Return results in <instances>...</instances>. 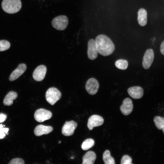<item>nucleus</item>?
Wrapping results in <instances>:
<instances>
[{
  "mask_svg": "<svg viewBox=\"0 0 164 164\" xmlns=\"http://www.w3.org/2000/svg\"><path fill=\"white\" fill-rule=\"evenodd\" d=\"M98 53L104 56L112 54L115 50V46L111 39L107 36L101 34L95 39Z\"/></svg>",
  "mask_w": 164,
  "mask_h": 164,
  "instance_id": "nucleus-1",
  "label": "nucleus"
},
{
  "mask_svg": "<svg viewBox=\"0 0 164 164\" xmlns=\"http://www.w3.org/2000/svg\"><path fill=\"white\" fill-rule=\"evenodd\" d=\"M2 7L5 12L14 14L20 10L22 7V3L20 0H3Z\"/></svg>",
  "mask_w": 164,
  "mask_h": 164,
  "instance_id": "nucleus-2",
  "label": "nucleus"
},
{
  "mask_svg": "<svg viewBox=\"0 0 164 164\" xmlns=\"http://www.w3.org/2000/svg\"><path fill=\"white\" fill-rule=\"evenodd\" d=\"M45 96L46 101L53 105L61 98V94L56 88L51 87L47 90Z\"/></svg>",
  "mask_w": 164,
  "mask_h": 164,
  "instance_id": "nucleus-3",
  "label": "nucleus"
},
{
  "mask_svg": "<svg viewBox=\"0 0 164 164\" xmlns=\"http://www.w3.org/2000/svg\"><path fill=\"white\" fill-rule=\"evenodd\" d=\"M68 23L67 17L64 15H60L56 17L52 20L51 22L53 27L55 29L60 31L64 30Z\"/></svg>",
  "mask_w": 164,
  "mask_h": 164,
  "instance_id": "nucleus-4",
  "label": "nucleus"
},
{
  "mask_svg": "<svg viewBox=\"0 0 164 164\" xmlns=\"http://www.w3.org/2000/svg\"><path fill=\"white\" fill-rule=\"evenodd\" d=\"M52 115V113L50 111L43 108H40L35 112L34 117L36 121L42 122L50 119Z\"/></svg>",
  "mask_w": 164,
  "mask_h": 164,
  "instance_id": "nucleus-5",
  "label": "nucleus"
},
{
  "mask_svg": "<svg viewBox=\"0 0 164 164\" xmlns=\"http://www.w3.org/2000/svg\"><path fill=\"white\" fill-rule=\"evenodd\" d=\"M99 86V83L97 80L94 78H91L86 82L85 87L88 94L93 95L98 91Z\"/></svg>",
  "mask_w": 164,
  "mask_h": 164,
  "instance_id": "nucleus-6",
  "label": "nucleus"
},
{
  "mask_svg": "<svg viewBox=\"0 0 164 164\" xmlns=\"http://www.w3.org/2000/svg\"><path fill=\"white\" fill-rule=\"evenodd\" d=\"M98 53L95 40L90 39L87 44V54L88 58L92 60H95L98 56Z\"/></svg>",
  "mask_w": 164,
  "mask_h": 164,
  "instance_id": "nucleus-7",
  "label": "nucleus"
},
{
  "mask_svg": "<svg viewBox=\"0 0 164 164\" xmlns=\"http://www.w3.org/2000/svg\"><path fill=\"white\" fill-rule=\"evenodd\" d=\"M77 123L73 121H66L62 129V134L65 136H70L74 133L77 126Z\"/></svg>",
  "mask_w": 164,
  "mask_h": 164,
  "instance_id": "nucleus-8",
  "label": "nucleus"
},
{
  "mask_svg": "<svg viewBox=\"0 0 164 164\" xmlns=\"http://www.w3.org/2000/svg\"><path fill=\"white\" fill-rule=\"evenodd\" d=\"M154 58V53L152 49L146 50L143 57L142 65L145 69H148L151 66Z\"/></svg>",
  "mask_w": 164,
  "mask_h": 164,
  "instance_id": "nucleus-9",
  "label": "nucleus"
},
{
  "mask_svg": "<svg viewBox=\"0 0 164 164\" xmlns=\"http://www.w3.org/2000/svg\"><path fill=\"white\" fill-rule=\"evenodd\" d=\"M104 122V119L102 117L97 115H93L88 119L87 127L90 130H91L94 127L102 125Z\"/></svg>",
  "mask_w": 164,
  "mask_h": 164,
  "instance_id": "nucleus-10",
  "label": "nucleus"
},
{
  "mask_svg": "<svg viewBox=\"0 0 164 164\" xmlns=\"http://www.w3.org/2000/svg\"><path fill=\"white\" fill-rule=\"evenodd\" d=\"M46 70V68L44 65L38 66L33 72L32 77L33 79L37 81H41L45 76Z\"/></svg>",
  "mask_w": 164,
  "mask_h": 164,
  "instance_id": "nucleus-11",
  "label": "nucleus"
},
{
  "mask_svg": "<svg viewBox=\"0 0 164 164\" xmlns=\"http://www.w3.org/2000/svg\"><path fill=\"white\" fill-rule=\"evenodd\" d=\"M133 107L132 100L129 98H127L123 100L122 104L120 107V109L124 115H127L131 113Z\"/></svg>",
  "mask_w": 164,
  "mask_h": 164,
  "instance_id": "nucleus-12",
  "label": "nucleus"
},
{
  "mask_svg": "<svg viewBox=\"0 0 164 164\" xmlns=\"http://www.w3.org/2000/svg\"><path fill=\"white\" fill-rule=\"evenodd\" d=\"M129 95L134 99H139L143 96L144 91L143 88L139 86H133L129 88L127 90Z\"/></svg>",
  "mask_w": 164,
  "mask_h": 164,
  "instance_id": "nucleus-13",
  "label": "nucleus"
},
{
  "mask_svg": "<svg viewBox=\"0 0 164 164\" xmlns=\"http://www.w3.org/2000/svg\"><path fill=\"white\" fill-rule=\"evenodd\" d=\"M26 69V66L25 64L21 63L19 64L10 75L9 80L13 81L17 79L25 72Z\"/></svg>",
  "mask_w": 164,
  "mask_h": 164,
  "instance_id": "nucleus-14",
  "label": "nucleus"
},
{
  "mask_svg": "<svg viewBox=\"0 0 164 164\" xmlns=\"http://www.w3.org/2000/svg\"><path fill=\"white\" fill-rule=\"evenodd\" d=\"M53 128L50 126H46L43 125L37 126L34 130V133L36 136H40L44 134H47L53 130Z\"/></svg>",
  "mask_w": 164,
  "mask_h": 164,
  "instance_id": "nucleus-15",
  "label": "nucleus"
},
{
  "mask_svg": "<svg viewBox=\"0 0 164 164\" xmlns=\"http://www.w3.org/2000/svg\"><path fill=\"white\" fill-rule=\"evenodd\" d=\"M138 21L140 25L144 26L146 25L147 22V13L145 9L140 8L138 12Z\"/></svg>",
  "mask_w": 164,
  "mask_h": 164,
  "instance_id": "nucleus-16",
  "label": "nucleus"
},
{
  "mask_svg": "<svg viewBox=\"0 0 164 164\" xmlns=\"http://www.w3.org/2000/svg\"><path fill=\"white\" fill-rule=\"evenodd\" d=\"M96 155L93 151H89L86 152L83 157V164H93L96 160Z\"/></svg>",
  "mask_w": 164,
  "mask_h": 164,
  "instance_id": "nucleus-17",
  "label": "nucleus"
},
{
  "mask_svg": "<svg viewBox=\"0 0 164 164\" xmlns=\"http://www.w3.org/2000/svg\"><path fill=\"white\" fill-rule=\"evenodd\" d=\"M16 93L13 91L9 92L5 96L3 101V103L5 106H10L13 103V100L17 97Z\"/></svg>",
  "mask_w": 164,
  "mask_h": 164,
  "instance_id": "nucleus-18",
  "label": "nucleus"
},
{
  "mask_svg": "<svg viewBox=\"0 0 164 164\" xmlns=\"http://www.w3.org/2000/svg\"><path fill=\"white\" fill-rule=\"evenodd\" d=\"M153 121L157 128L159 130H162L164 134V118L159 116H155Z\"/></svg>",
  "mask_w": 164,
  "mask_h": 164,
  "instance_id": "nucleus-19",
  "label": "nucleus"
},
{
  "mask_svg": "<svg viewBox=\"0 0 164 164\" xmlns=\"http://www.w3.org/2000/svg\"><path fill=\"white\" fill-rule=\"evenodd\" d=\"M103 159L105 164H115L114 160L111 155L110 152L108 150H106L103 155Z\"/></svg>",
  "mask_w": 164,
  "mask_h": 164,
  "instance_id": "nucleus-20",
  "label": "nucleus"
},
{
  "mask_svg": "<svg viewBox=\"0 0 164 164\" xmlns=\"http://www.w3.org/2000/svg\"><path fill=\"white\" fill-rule=\"evenodd\" d=\"M94 144V141L92 139L88 138L85 140L81 145V148L84 150H87L92 147Z\"/></svg>",
  "mask_w": 164,
  "mask_h": 164,
  "instance_id": "nucleus-21",
  "label": "nucleus"
},
{
  "mask_svg": "<svg viewBox=\"0 0 164 164\" xmlns=\"http://www.w3.org/2000/svg\"><path fill=\"white\" fill-rule=\"evenodd\" d=\"M115 66L118 69L122 70L126 69L128 66V63L127 60L123 59L117 60L115 62Z\"/></svg>",
  "mask_w": 164,
  "mask_h": 164,
  "instance_id": "nucleus-22",
  "label": "nucleus"
},
{
  "mask_svg": "<svg viewBox=\"0 0 164 164\" xmlns=\"http://www.w3.org/2000/svg\"><path fill=\"white\" fill-rule=\"evenodd\" d=\"M10 46V43L6 40H0V51H3L8 49Z\"/></svg>",
  "mask_w": 164,
  "mask_h": 164,
  "instance_id": "nucleus-23",
  "label": "nucleus"
},
{
  "mask_svg": "<svg viewBox=\"0 0 164 164\" xmlns=\"http://www.w3.org/2000/svg\"><path fill=\"white\" fill-rule=\"evenodd\" d=\"M4 126V125H3L2 124L0 125V139L4 138L6 134H8L9 128L3 127Z\"/></svg>",
  "mask_w": 164,
  "mask_h": 164,
  "instance_id": "nucleus-24",
  "label": "nucleus"
},
{
  "mask_svg": "<svg viewBox=\"0 0 164 164\" xmlns=\"http://www.w3.org/2000/svg\"><path fill=\"white\" fill-rule=\"evenodd\" d=\"M132 159L129 156L125 155L123 156L121 160V164H132Z\"/></svg>",
  "mask_w": 164,
  "mask_h": 164,
  "instance_id": "nucleus-25",
  "label": "nucleus"
},
{
  "mask_svg": "<svg viewBox=\"0 0 164 164\" xmlns=\"http://www.w3.org/2000/svg\"><path fill=\"white\" fill-rule=\"evenodd\" d=\"M24 160L22 159L16 158L11 160L9 164H24Z\"/></svg>",
  "mask_w": 164,
  "mask_h": 164,
  "instance_id": "nucleus-26",
  "label": "nucleus"
},
{
  "mask_svg": "<svg viewBox=\"0 0 164 164\" xmlns=\"http://www.w3.org/2000/svg\"><path fill=\"white\" fill-rule=\"evenodd\" d=\"M7 115L3 113H0V123L4 121L7 118Z\"/></svg>",
  "mask_w": 164,
  "mask_h": 164,
  "instance_id": "nucleus-27",
  "label": "nucleus"
},
{
  "mask_svg": "<svg viewBox=\"0 0 164 164\" xmlns=\"http://www.w3.org/2000/svg\"><path fill=\"white\" fill-rule=\"evenodd\" d=\"M160 50L162 54L164 55V41L162 42L161 44Z\"/></svg>",
  "mask_w": 164,
  "mask_h": 164,
  "instance_id": "nucleus-28",
  "label": "nucleus"
},
{
  "mask_svg": "<svg viewBox=\"0 0 164 164\" xmlns=\"http://www.w3.org/2000/svg\"><path fill=\"white\" fill-rule=\"evenodd\" d=\"M60 142H61V141H60L59 142H58V143H60Z\"/></svg>",
  "mask_w": 164,
  "mask_h": 164,
  "instance_id": "nucleus-29",
  "label": "nucleus"
}]
</instances>
